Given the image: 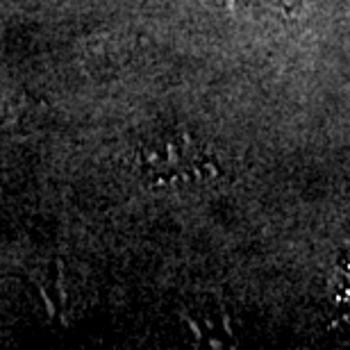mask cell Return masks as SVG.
Here are the masks:
<instances>
[{
  "label": "cell",
  "mask_w": 350,
  "mask_h": 350,
  "mask_svg": "<svg viewBox=\"0 0 350 350\" xmlns=\"http://www.w3.org/2000/svg\"><path fill=\"white\" fill-rule=\"evenodd\" d=\"M205 3L219 7V10L232 14H275L293 12L291 0H205Z\"/></svg>",
  "instance_id": "2"
},
{
  "label": "cell",
  "mask_w": 350,
  "mask_h": 350,
  "mask_svg": "<svg viewBox=\"0 0 350 350\" xmlns=\"http://www.w3.org/2000/svg\"><path fill=\"white\" fill-rule=\"evenodd\" d=\"M137 166L142 178L155 187L205 185L219 175V164L207 146L178 130L146 139L137 150Z\"/></svg>",
  "instance_id": "1"
}]
</instances>
